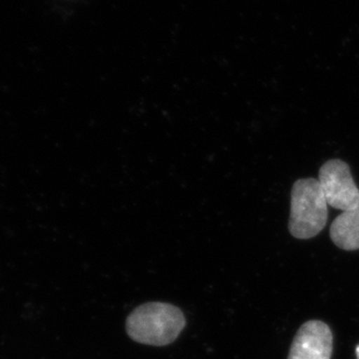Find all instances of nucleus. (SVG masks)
<instances>
[{"mask_svg": "<svg viewBox=\"0 0 359 359\" xmlns=\"http://www.w3.org/2000/svg\"><path fill=\"white\" fill-rule=\"evenodd\" d=\"M185 325V316L177 306L166 302H147L129 314L126 330L135 342L164 346L175 342Z\"/></svg>", "mask_w": 359, "mask_h": 359, "instance_id": "nucleus-1", "label": "nucleus"}, {"mask_svg": "<svg viewBox=\"0 0 359 359\" xmlns=\"http://www.w3.org/2000/svg\"><path fill=\"white\" fill-rule=\"evenodd\" d=\"M328 220V203L319 180L302 178L295 182L291 192V214L288 229L299 240L316 238Z\"/></svg>", "mask_w": 359, "mask_h": 359, "instance_id": "nucleus-2", "label": "nucleus"}, {"mask_svg": "<svg viewBox=\"0 0 359 359\" xmlns=\"http://www.w3.org/2000/svg\"><path fill=\"white\" fill-rule=\"evenodd\" d=\"M318 180L330 206L343 212L358 206L359 189L346 162L339 158L325 162L320 169Z\"/></svg>", "mask_w": 359, "mask_h": 359, "instance_id": "nucleus-3", "label": "nucleus"}, {"mask_svg": "<svg viewBox=\"0 0 359 359\" xmlns=\"http://www.w3.org/2000/svg\"><path fill=\"white\" fill-rule=\"evenodd\" d=\"M332 353V329L319 320L305 322L292 342L288 359H330Z\"/></svg>", "mask_w": 359, "mask_h": 359, "instance_id": "nucleus-4", "label": "nucleus"}, {"mask_svg": "<svg viewBox=\"0 0 359 359\" xmlns=\"http://www.w3.org/2000/svg\"><path fill=\"white\" fill-rule=\"evenodd\" d=\"M330 238L343 250H358L359 205L336 217L330 227Z\"/></svg>", "mask_w": 359, "mask_h": 359, "instance_id": "nucleus-5", "label": "nucleus"}, {"mask_svg": "<svg viewBox=\"0 0 359 359\" xmlns=\"http://www.w3.org/2000/svg\"><path fill=\"white\" fill-rule=\"evenodd\" d=\"M356 356L357 359H359V344L356 346Z\"/></svg>", "mask_w": 359, "mask_h": 359, "instance_id": "nucleus-6", "label": "nucleus"}]
</instances>
